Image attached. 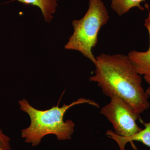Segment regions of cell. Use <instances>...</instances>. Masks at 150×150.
I'll list each match as a JSON object with an SVG mask.
<instances>
[{"mask_svg":"<svg viewBox=\"0 0 150 150\" xmlns=\"http://www.w3.org/2000/svg\"><path fill=\"white\" fill-rule=\"evenodd\" d=\"M96 60L95 74L89 81L96 83L103 94L120 98L139 115L149 109V97L128 56L101 54Z\"/></svg>","mask_w":150,"mask_h":150,"instance_id":"6da1fadb","label":"cell"},{"mask_svg":"<svg viewBox=\"0 0 150 150\" xmlns=\"http://www.w3.org/2000/svg\"><path fill=\"white\" fill-rule=\"evenodd\" d=\"M87 103L99 108V105L91 100L81 98L69 105L64 104L62 107L53 106L51 109L39 110L35 109L24 98L19 101L20 109L26 112L30 119L29 127L23 129L22 137L25 142L35 146L40 144L46 135L54 134L57 139L65 141L71 139L74 132L75 123L72 121H64V116L68 109L77 105Z\"/></svg>","mask_w":150,"mask_h":150,"instance_id":"7a4b0ae2","label":"cell"},{"mask_svg":"<svg viewBox=\"0 0 150 150\" xmlns=\"http://www.w3.org/2000/svg\"><path fill=\"white\" fill-rule=\"evenodd\" d=\"M108 19V11L102 0H89L88 8L83 17L72 22L74 32L65 49L81 52L95 64L96 57L92 50L97 44L98 33Z\"/></svg>","mask_w":150,"mask_h":150,"instance_id":"3957f363","label":"cell"},{"mask_svg":"<svg viewBox=\"0 0 150 150\" xmlns=\"http://www.w3.org/2000/svg\"><path fill=\"white\" fill-rule=\"evenodd\" d=\"M110 98V102L101 108L100 113L111 123L114 133L120 137H129L142 130L137 122L139 115L118 96Z\"/></svg>","mask_w":150,"mask_h":150,"instance_id":"277c9868","label":"cell"},{"mask_svg":"<svg viewBox=\"0 0 150 150\" xmlns=\"http://www.w3.org/2000/svg\"><path fill=\"white\" fill-rule=\"evenodd\" d=\"M145 7L149 12V16L144 21V25L147 29L149 36V47L147 51L144 52L133 50L129 52L128 56L139 74L150 76V13L149 5L146 4Z\"/></svg>","mask_w":150,"mask_h":150,"instance_id":"5b68a950","label":"cell"},{"mask_svg":"<svg viewBox=\"0 0 150 150\" xmlns=\"http://www.w3.org/2000/svg\"><path fill=\"white\" fill-rule=\"evenodd\" d=\"M142 123L144 126V129L130 137H120L110 130L106 131V136L116 142L120 149L119 150H125L126 144L134 141L141 142L150 148V121L148 123L142 122Z\"/></svg>","mask_w":150,"mask_h":150,"instance_id":"8992f818","label":"cell"},{"mask_svg":"<svg viewBox=\"0 0 150 150\" xmlns=\"http://www.w3.org/2000/svg\"><path fill=\"white\" fill-rule=\"evenodd\" d=\"M25 5H31L39 8L45 21L49 23L56 12L59 0H16Z\"/></svg>","mask_w":150,"mask_h":150,"instance_id":"52a82bcc","label":"cell"},{"mask_svg":"<svg viewBox=\"0 0 150 150\" xmlns=\"http://www.w3.org/2000/svg\"><path fill=\"white\" fill-rule=\"evenodd\" d=\"M145 0H112L111 7L112 10L119 16L127 13L133 8H138L141 11L144 8L141 5V3Z\"/></svg>","mask_w":150,"mask_h":150,"instance_id":"ba28073f","label":"cell"},{"mask_svg":"<svg viewBox=\"0 0 150 150\" xmlns=\"http://www.w3.org/2000/svg\"><path fill=\"white\" fill-rule=\"evenodd\" d=\"M11 139L3 133L0 129V150H11Z\"/></svg>","mask_w":150,"mask_h":150,"instance_id":"9c48e42d","label":"cell"},{"mask_svg":"<svg viewBox=\"0 0 150 150\" xmlns=\"http://www.w3.org/2000/svg\"><path fill=\"white\" fill-rule=\"evenodd\" d=\"M144 79L145 80L149 85V87L150 88V76H144Z\"/></svg>","mask_w":150,"mask_h":150,"instance_id":"30bf717a","label":"cell"},{"mask_svg":"<svg viewBox=\"0 0 150 150\" xmlns=\"http://www.w3.org/2000/svg\"><path fill=\"white\" fill-rule=\"evenodd\" d=\"M146 92L147 93L148 95H149V97H150V88H148L147 90H146Z\"/></svg>","mask_w":150,"mask_h":150,"instance_id":"8fae6325","label":"cell"},{"mask_svg":"<svg viewBox=\"0 0 150 150\" xmlns=\"http://www.w3.org/2000/svg\"><path fill=\"white\" fill-rule=\"evenodd\" d=\"M149 12H150V10H149Z\"/></svg>","mask_w":150,"mask_h":150,"instance_id":"7c38bea8","label":"cell"}]
</instances>
